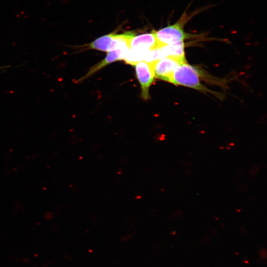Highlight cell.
<instances>
[{"mask_svg": "<svg viewBox=\"0 0 267 267\" xmlns=\"http://www.w3.org/2000/svg\"><path fill=\"white\" fill-rule=\"evenodd\" d=\"M136 77L140 84L142 97L149 98V89L155 78L153 61H141L135 65Z\"/></svg>", "mask_w": 267, "mask_h": 267, "instance_id": "obj_3", "label": "cell"}, {"mask_svg": "<svg viewBox=\"0 0 267 267\" xmlns=\"http://www.w3.org/2000/svg\"><path fill=\"white\" fill-rule=\"evenodd\" d=\"M185 61L171 56L154 61L155 77L171 83L175 69L179 64Z\"/></svg>", "mask_w": 267, "mask_h": 267, "instance_id": "obj_4", "label": "cell"}, {"mask_svg": "<svg viewBox=\"0 0 267 267\" xmlns=\"http://www.w3.org/2000/svg\"><path fill=\"white\" fill-rule=\"evenodd\" d=\"M243 262H244V263L246 264H249V261L246 260H244V261H243Z\"/></svg>", "mask_w": 267, "mask_h": 267, "instance_id": "obj_8", "label": "cell"}, {"mask_svg": "<svg viewBox=\"0 0 267 267\" xmlns=\"http://www.w3.org/2000/svg\"><path fill=\"white\" fill-rule=\"evenodd\" d=\"M127 51L121 49H116L108 52L105 58L100 62L94 65L80 81L85 80L98 71L102 68L114 61L124 60Z\"/></svg>", "mask_w": 267, "mask_h": 267, "instance_id": "obj_6", "label": "cell"}, {"mask_svg": "<svg viewBox=\"0 0 267 267\" xmlns=\"http://www.w3.org/2000/svg\"><path fill=\"white\" fill-rule=\"evenodd\" d=\"M89 48L107 52L117 49L114 34L111 33L96 39L89 44Z\"/></svg>", "mask_w": 267, "mask_h": 267, "instance_id": "obj_7", "label": "cell"}, {"mask_svg": "<svg viewBox=\"0 0 267 267\" xmlns=\"http://www.w3.org/2000/svg\"><path fill=\"white\" fill-rule=\"evenodd\" d=\"M235 254H236V255H239V254L238 253H237V252H236Z\"/></svg>", "mask_w": 267, "mask_h": 267, "instance_id": "obj_9", "label": "cell"}, {"mask_svg": "<svg viewBox=\"0 0 267 267\" xmlns=\"http://www.w3.org/2000/svg\"><path fill=\"white\" fill-rule=\"evenodd\" d=\"M185 20L184 17H183V19L179 20L173 25L167 26L157 31H155L156 37L160 47L183 42L185 40L195 37V36L184 31Z\"/></svg>", "mask_w": 267, "mask_h": 267, "instance_id": "obj_2", "label": "cell"}, {"mask_svg": "<svg viewBox=\"0 0 267 267\" xmlns=\"http://www.w3.org/2000/svg\"><path fill=\"white\" fill-rule=\"evenodd\" d=\"M199 71L186 61L179 64L175 69L171 83L200 91L208 90L200 82Z\"/></svg>", "mask_w": 267, "mask_h": 267, "instance_id": "obj_1", "label": "cell"}, {"mask_svg": "<svg viewBox=\"0 0 267 267\" xmlns=\"http://www.w3.org/2000/svg\"><path fill=\"white\" fill-rule=\"evenodd\" d=\"M130 48L137 50H150L160 47L155 31L150 33L134 36L131 41Z\"/></svg>", "mask_w": 267, "mask_h": 267, "instance_id": "obj_5", "label": "cell"}]
</instances>
